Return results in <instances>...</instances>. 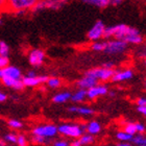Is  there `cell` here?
I'll list each match as a JSON object with an SVG mask.
<instances>
[{
  "label": "cell",
  "instance_id": "74e56055",
  "mask_svg": "<svg viewBox=\"0 0 146 146\" xmlns=\"http://www.w3.org/2000/svg\"><path fill=\"white\" fill-rule=\"evenodd\" d=\"M102 67L107 68V69H114L115 64H114L113 62H107V63H104V64L102 65Z\"/></svg>",
  "mask_w": 146,
  "mask_h": 146
},
{
  "label": "cell",
  "instance_id": "603a6c76",
  "mask_svg": "<svg viewBox=\"0 0 146 146\" xmlns=\"http://www.w3.org/2000/svg\"><path fill=\"white\" fill-rule=\"evenodd\" d=\"M46 84H47V86H48L49 88L58 89V88L61 87L62 80L58 78V77H54V76H52V77H48V78H47Z\"/></svg>",
  "mask_w": 146,
  "mask_h": 146
},
{
  "label": "cell",
  "instance_id": "83f0119b",
  "mask_svg": "<svg viewBox=\"0 0 146 146\" xmlns=\"http://www.w3.org/2000/svg\"><path fill=\"white\" fill-rule=\"evenodd\" d=\"M123 131H124L126 134L131 135V136H135V135L137 134L134 122H127V123L124 125V129H123Z\"/></svg>",
  "mask_w": 146,
  "mask_h": 146
},
{
  "label": "cell",
  "instance_id": "f546056e",
  "mask_svg": "<svg viewBox=\"0 0 146 146\" xmlns=\"http://www.w3.org/2000/svg\"><path fill=\"white\" fill-rule=\"evenodd\" d=\"M49 139H46V138H43V137H40V136H33L31 138V142L36 145H44V144L48 143Z\"/></svg>",
  "mask_w": 146,
  "mask_h": 146
},
{
  "label": "cell",
  "instance_id": "ab89813d",
  "mask_svg": "<svg viewBox=\"0 0 146 146\" xmlns=\"http://www.w3.org/2000/svg\"><path fill=\"white\" fill-rule=\"evenodd\" d=\"M7 99V95L5 93H3V92L0 91V102H4V101Z\"/></svg>",
  "mask_w": 146,
  "mask_h": 146
},
{
  "label": "cell",
  "instance_id": "ba28073f",
  "mask_svg": "<svg viewBox=\"0 0 146 146\" xmlns=\"http://www.w3.org/2000/svg\"><path fill=\"white\" fill-rule=\"evenodd\" d=\"M106 25H104V21L101 20H97L94 24L92 25V27L89 29V31L87 33V38L89 41L91 42H95L104 38V29H106Z\"/></svg>",
  "mask_w": 146,
  "mask_h": 146
},
{
  "label": "cell",
  "instance_id": "7a4b0ae2",
  "mask_svg": "<svg viewBox=\"0 0 146 146\" xmlns=\"http://www.w3.org/2000/svg\"><path fill=\"white\" fill-rule=\"evenodd\" d=\"M86 125L76 124V123H63L58 126V133L69 138L78 139L82 135L85 134Z\"/></svg>",
  "mask_w": 146,
  "mask_h": 146
},
{
  "label": "cell",
  "instance_id": "8d00e7d4",
  "mask_svg": "<svg viewBox=\"0 0 146 146\" xmlns=\"http://www.w3.org/2000/svg\"><path fill=\"white\" fill-rule=\"evenodd\" d=\"M108 2H109L110 5H113V6H118L120 5L124 0H107Z\"/></svg>",
  "mask_w": 146,
  "mask_h": 146
},
{
  "label": "cell",
  "instance_id": "ee69618b",
  "mask_svg": "<svg viewBox=\"0 0 146 146\" xmlns=\"http://www.w3.org/2000/svg\"><path fill=\"white\" fill-rule=\"evenodd\" d=\"M69 146H82V145H80L78 140H75L73 141V142H71V143H69Z\"/></svg>",
  "mask_w": 146,
  "mask_h": 146
},
{
  "label": "cell",
  "instance_id": "ac0fdd59",
  "mask_svg": "<svg viewBox=\"0 0 146 146\" xmlns=\"http://www.w3.org/2000/svg\"><path fill=\"white\" fill-rule=\"evenodd\" d=\"M71 98V93L68 91L65 92H60L58 94H55L53 97H52V101L54 104H65L67 102L68 100H70Z\"/></svg>",
  "mask_w": 146,
  "mask_h": 146
},
{
  "label": "cell",
  "instance_id": "d4e9b609",
  "mask_svg": "<svg viewBox=\"0 0 146 146\" xmlns=\"http://www.w3.org/2000/svg\"><path fill=\"white\" fill-rule=\"evenodd\" d=\"M131 142L136 145H146V138L143 134H138L133 136Z\"/></svg>",
  "mask_w": 146,
  "mask_h": 146
},
{
  "label": "cell",
  "instance_id": "bcb514c9",
  "mask_svg": "<svg viewBox=\"0 0 146 146\" xmlns=\"http://www.w3.org/2000/svg\"><path fill=\"white\" fill-rule=\"evenodd\" d=\"M1 24H2V19L0 18V25H1Z\"/></svg>",
  "mask_w": 146,
  "mask_h": 146
},
{
  "label": "cell",
  "instance_id": "4316f807",
  "mask_svg": "<svg viewBox=\"0 0 146 146\" xmlns=\"http://www.w3.org/2000/svg\"><path fill=\"white\" fill-rule=\"evenodd\" d=\"M9 46L4 41H0V55L9 58Z\"/></svg>",
  "mask_w": 146,
  "mask_h": 146
},
{
  "label": "cell",
  "instance_id": "d6986e66",
  "mask_svg": "<svg viewBox=\"0 0 146 146\" xmlns=\"http://www.w3.org/2000/svg\"><path fill=\"white\" fill-rule=\"evenodd\" d=\"M124 42H126L127 44H131V45H140L143 43V36L140 34H135V35H129L126 36L123 40Z\"/></svg>",
  "mask_w": 146,
  "mask_h": 146
},
{
  "label": "cell",
  "instance_id": "4dcf8cb0",
  "mask_svg": "<svg viewBox=\"0 0 146 146\" xmlns=\"http://www.w3.org/2000/svg\"><path fill=\"white\" fill-rule=\"evenodd\" d=\"M17 137H18V135L14 134V133H9V134H6L4 136V140L6 142H9V143L16 144L17 143Z\"/></svg>",
  "mask_w": 146,
  "mask_h": 146
},
{
  "label": "cell",
  "instance_id": "8992f818",
  "mask_svg": "<svg viewBox=\"0 0 146 146\" xmlns=\"http://www.w3.org/2000/svg\"><path fill=\"white\" fill-rule=\"evenodd\" d=\"M128 47V44L122 40H111L108 41L104 52L108 54L111 55H116V54H121L124 51H126V49Z\"/></svg>",
  "mask_w": 146,
  "mask_h": 146
},
{
  "label": "cell",
  "instance_id": "7402d4cb",
  "mask_svg": "<svg viewBox=\"0 0 146 146\" xmlns=\"http://www.w3.org/2000/svg\"><path fill=\"white\" fill-rule=\"evenodd\" d=\"M78 141L82 146V145H91V144H93L95 142V138H94V136H92V135L84 134L78 138Z\"/></svg>",
  "mask_w": 146,
  "mask_h": 146
},
{
  "label": "cell",
  "instance_id": "2e32d148",
  "mask_svg": "<svg viewBox=\"0 0 146 146\" xmlns=\"http://www.w3.org/2000/svg\"><path fill=\"white\" fill-rule=\"evenodd\" d=\"M68 111L70 113H74V114H79L82 116H91L94 114V110H92L91 108L88 107H77V106H72L68 109Z\"/></svg>",
  "mask_w": 146,
  "mask_h": 146
},
{
  "label": "cell",
  "instance_id": "4fadbf2b",
  "mask_svg": "<svg viewBox=\"0 0 146 146\" xmlns=\"http://www.w3.org/2000/svg\"><path fill=\"white\" fill-rule=\"evenodd\" d=\"M134 76V72L131 69H124V70L120 71H115L114 75L112 76L111 80L114 82H125V80H129L133 78Z\"/></svg>",
  "mask_w": 146,
  "mask_h": 146
},
{
  "label": "cell",
  "instance_id": "d6a6232c",
  "mask_svg": "<svg viewBox=\"0 0 146 146\" xmlns=\"http://www.w3.org/2000/svg\"><path fill=\"white\" fill-rule=\"evenodd\" d=\"M135 127H136V131L138 134H143L145 131V125L143 123H140V122H137L135 123Z\"/></svg>",
  "mask_w": 146,
  "mask_h": 146
},
{
  "label": "cell",
  "instance_id": "484cf974",
  "mask_svg": "<svg viewBox=\"0 0 146 146\" xmlns=\"http://www.w3.org/2000/svg\"><path fill=\"white\" fill-rule=\"evenodd\" d=\"M116 138L121 142H131V139H133V136L126 134L124 131H120L116 134Z\"/></svg>",
  "mask_w": 146,
  "mask_h": 146
},
{
  "label": "cell",
  "instance_id": "60d3db41",
  "mask_svg": "<svg viewBox=\"0 0 146 146\" xmlns=\"http://www.w3.org/2000/svg\"><path fill=\"white\" fill-rule=\"evenodd\" d=\"M137 111L142 115H146V106L145 107H137Z\"/></svg>",
  "mask_w": 146,
  "mask_h": 146
},
{
  "label": "cell",
  "instance_id": "e575fe53",
  "mask_svg": "<svg viewBox=\"0 0 146 146\" xmlns=\"http://www.w3.org/2000/svg\"><path fill=\"white\" fill-rule=\"evenodd\" d=\"M53 146H69V143L65 140H56L52 144Z\"/></svg>",
  "mask_w": 146,
  "mask_h": 146
},
{
  "label": "cell",
  "instance_id": "8fae6325",
  "mask_svg": "<svg viewBox=\"0 0 146 146\" xmlns=\"http://www.w3.org/2000/svg\"><path fill=\"white\" fill-rule=\"evenodd\" d=\"M2 77H11V78L21 79L22 72L18 67L15 66H6L3 69H0V79Z\"/></svg>",
  "mask_w": 146,
  "mask_h": 146
},
{
  "label": "cell",
  "instance_id": "52a82bcc",
  "mask_svg": "<svg viewBox=\"0 0 146 146\" xmlns=\"http://www.w3.org/2000/svg\"><path fill=\"white\" fill-rule=\"evenodd\" d=\"M33 135L40 136V137L46 138V139H52L58 135V126L54 124H42L33 129Z\"/></svg>",
  "mask_w": 146,
  "mask_h": 146
},
{
  "label": "cell",
  "instance_id": "f1b7e54d",
  "mask_svg": "<svg viewBox=\"0 0 146 146\" xmlns=\"http://www.w3.org/2000/svg\"><path fill=\"white\" fill-rule=\"evenodd\" d=\"M7 125L9 127H12L13 129H20L23 127V123L21 121H19L17 119H11L7 121Z\"/></svg>",
  "mask_w": 146,
  "mask_h": 146
},
{
  "label": "cell",
  "instance_id": "7c38bea8",
  "mask_svg": "<svg viewBox=\"0 0 146 146\" xmlns=\"http://www.w3.org/2000/svg\"><path fill=\"white\" fill-rule=\"evenodd\" d=\"M47 78H48V76H46V75H36V76H35V77L23 76V77H22V82H23V86H24V87L34 88V87H38V86L46 82Z\"/></svg>",
  "mask_w": 146,
  "mask_h": 146
},
{
  "label": "cell",
  "instance_id": "cb8c5ba5",
  "mask_svg": "<svg viewBox=\"0 0 146 146\" xmlns=\"http://www.w3.org/2000/svg\"><path fill=\"white\" fill-rule=\"evenodd\" d=\"M106 46H107V42H104V41H95V42L92 43L91 49L93 50V51L104 52Z\"/></svg>",
  "mask_w": 146,
  "mask_h": 146
},
{
  "label": "cell",
  "instance_id": "30bf717a",
  "mask_svg": "<svg viewBox=\"0 0 146 146\" xmlns=\"http://www.w3.org/2000/svg\"><path fill=\"white\" fill-rule=\"evenodd\" d=\"M109 92V88L106 85H95L94 87L90 88L89 90H87V98L94 100L99 96H104L107 95Z\"/></svg>",
  "mask_w": 146,
  "mask_h": 146
},
{
  "label": "cell",
  "instance_id": "5bb4252c",
  "mask_svg": "<svg viewBox=\"0 0 146 146\" xmlns=\"http://www.w3.org/2000/svg\"><path fill=\"white\" fill-rule=\"evenodd\" d=\"M98 84V80H96L95 78H93L92 76L89 75H84L82 78L77 82V87L79 89H82V90H89L90 88L94 87L95 85Z\"/></svg>",
  "mask_w": 146,
  "mask_h": 146
},
{
  "label": "cell",
  "instance_id": "f6af8a7d",
  "mask_svg": "<svg viewBox=\"0 0 146 146\" xmlns=\"http://www.w3.org/2000/svg\"><path fill=\"white\" fill-rule=\"evenodd\" d=\"M108 93L110 94V96H111V97H114V96L116 95V93L114 91H110V92H108Z\"/></svg>",
  "mask_w": 146,
  "mask_h": 146
},
{
  "label": "cell",
  "instance_id": "277c9868",
  "mask_svg": "<svg viewBox=\"0 0 146 146\" xmlns=\"http://www.w3.org/2000/svg\"><path fill=\"white\" fill-rule=\"evenodd\" d=\"M40 0H7L6 9L13 13L26 12L31 11V9L39 2Z\"/></svg>",
  "mask_w": 146,
  "mask_h": 146
},
{
  "label": "cell",
  "instance_id": "7bdbcfd3",
  "mask_svg": "<svg viewBox=\"0 0 146 146\" xmlns=\"http://www.w3.org/2000/svg\"><path fill=\"white\" fill-rule=\"evenodd\" d=\"M116 146H131L129 142H120V143L116 144Z\"/></svg>",
  "mask_w": 146,
  "mask_h": 146
},
{
  "label": "cell",
  "instance_id": "ffe728a7",
  "mask_svg": "<svg viewBox=\"0 0 146 146\" xmlns=\"http://www.w3.org/2000/svg\"><path fill=\"white\" fill-rule=\"evenodd\" d=\"M87 98V91L82 90V89H78L77 91H75V93L71 94V100L73 102H82Z\"/></svg>",
  "mask_w": 146,
  "mask_h": 146
},
{
  "label": "cell",
  "instance_id": "6da1fadb",
  "mask_svg": "<svg viewBox=\"0 0 146 146\" xmlns=\"http://www.w3.org/2000/svg\"><path fill=\"white\" fill-rule=\"evenodd\" d=\"M135 34H140V31L136 27H131L128 25L121 23V24H116L113 26H108L104 29V39H111L114 38L116 40H124L126 36Z\"/></svg>",
  "mask_w": 146,
  "mask_h": 146
},
{
  "label": "cell",
  "instance_id": "e0dca14e",
  "mask_svg": "<svg viewBox=\"0 0 146 146\" xmlns=\"http://www.w3.org/2000/svg\"><path fill=\"white\" fill-rule=\"evenodd\" d=\"M86 131L89 135L95 136L98 135L101 131V125L98 121H90L88 124L86 125Z\"/></svg>",
  "mask_w": 146,
  "mask_h": 146
},
{
  "label": "cell",
  "instance_id": "d590c367",
  "mask_svg": "<svg viewBox=\"0 0 146 146\" xmlns=\"http://www.w3.org/2000/svg\"><path fill=\"white\" fill-rule=\"evenodd\" d=\"M137 106L138 107H145L146 106V98L145 97H139L137 99Z\"/></svg>",
  "mask_w": 146,
  "mask_h": 146
},
{
  "label": "cell",
  "instance_id": "44dd1931",
  "mask_svg": "<svg viewBox=\"0 0 146 146\" xmlns=\"http://www.w3.org/2000/svg\"><path fill=\"white\" fill-rule=\"evenodd\" d=\"M82 1L87 3V4L95 6L97 9H107L108 6L110 5L107 0H82Z\"/></svg>",
  "mask_w": 146,
  "mask_h": 146
},
{
  "label": "cell",
  "instance_id": "3957f363",
  "mask_svg": "<svg viewBox=\"0 0 146 146\" xmlns=\"http://www.w3.org/2000/svg\"><path fill=\"white\" fill-rule=\"evenodd\" d=\"M69 0H40L31 9L33 13H39L42 11H58L64 7Z\"/></svg>",
  "mask_w": 146,
  "mask_h": 146
},
{
  "label": "cell",
  "instance_id": "1f68e13d",
  "mask_svg": "<svg viewBox=\"0 0 146 146\" xmlns=\"http://www.w3.org/2000/svg\"><path fill=\"white\" fill-rule=\"evenodd\" d=\"M17 145L18 146H27V139L23 135H19L17 137Z\"/></svg>",
  "mask_w": 146,
  "mask_h": 146
},
{
  "label": "cell",
  "instance_id": "836d02e7",
  "mask_svg": "<svg viewBox=\"0 0 146 146\" xmlns=\"http://www.w3.org/2000/svg\"><path fill=\"white\" fill-rule=\"evenodd\" d=\"M9 58H5V56H1V55H0V69H3V68H5L6 66H9Z\"/></svg>",
  "mask_w": 146,
  "mask_h": 146
},
{
  "label": "cell",
  "instance_id": "7dc6e473",
  "mask_svg": "<svg viewBox=\"0 0 146 146\" xmlns=\"http://www.w3.org/2000/svg\"><path fill=\"white\" fill-rule=\"evenodd\" d=\"M137 146H146V145H137Z\"/></svg>",
  "mask_w": 146,
  "mask_h": 146
},
{
  "label": "cell",
  "instance_id": "5b68a950",
  "mask_svg": "<svg viewBox=\"0 0 146 146\" xmlns=\"http://www.w3.org/2000/svg\"><path fill=\"white\" fill-rule=\"evenodd\" d=\"M115 70L114 69H107L104 67L99 68H92L90 70L86 71L85 75L92 76L93 78H95L96 80H101V82H107L112 78V76L114 75Z\"/></svg>",
  "mask_w": 146,
  "mask_h": 146
},
{
  "label": "cell",
  "instance_id": "f35d334b",
  "mask_svg": "<svg viewBox=\"0 0 146 146\" xmlns=\"http://www.w3.org/2000/svg\"><path fill=\"white\" fill-rule=\"evenodd\" d=\"M7 7V0H0V11Z\"/></svg>",
  "mask_w": 146,
  "mask_h": 146
},
{
  "label": "cell",
  "instance_id": "9c48e42d",
  "mask_svg": "<svg viewBox=\"0 0 146 146\" xmlns=\"http://www.w3.org/2000/svg\"><path fill=\"white\" fill-rule=\"evenodd\" d=\"M45 61V52L42 49H33L28 53V62L34 67H41Z\"/></svg>",
  "mask_w": 146,
  "mask_h": 146
},
{
  "label": "cell",
  "instance_id": "b9f144b4",
  "mask_svg": "<svg viewBox=\"0 0 146 146\" xmlns=\"http://www.w3.org/2000/svg\"><path fill=\"white\" fill-rule=\"evenodd\" d=\"M38 74H36V72L35 70H29L27 73H26V75L25 76H28V77H35V76H36Z\"/></svg>",
  "mask_w": 146,
  "mask_h": 146
},
{
  "label": "cell",
  "instance_id": "9a60e30c",
  "mask_svg": "<svg viewBox=\"0 0 146 146\" xmlns=\"http://www.w3.org/2000/svg\"><path fill=\"white\" fill-rule=\"evenodd\" d=\"M1 80H2L4 86L14 89V90H17V91H20V90H22V89L24 88L23 82H22V78L16 79V78H11V77H2Z\"/></svg>",
  "mask_w": 146,
  "mask_h": 146
}]
</instances>
